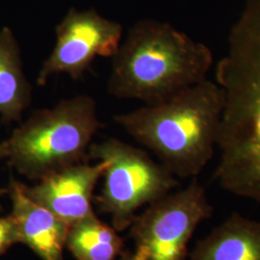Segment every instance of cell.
<instances>
[{"label": "cell", "instance_id": "5b68a950", "mask_svg": "<svg viewBox=\"0 0 260 260\" xmlns=\"http://www.w3.org/2000/svg\"><path fill=\"white\" fill-rule=\"evenodd\" d=\"M89 158L107 163L98 201L111 216L117 232L130 228L142 206L154 203L178 185L176 177L161 163L121 140L110 138L92 144Z\"/></svg>", "mask_w": 260, "mask_h": 260}, {"label": "cell", "instance_id": "8fae6325", "mask_svg": "<svg viewBox=\"0 0 260 260\" xmlns=\"http://www.w3.org/2000/svg\"><path fill=\"white\" fill-rule=\"evenodd\" d=\"M32 101V85L23 72L19 43L8 27L0 30V116L5 123L20 121Z\"/></svg>", "mask_w": 260, "mask_h": 260}, {"label": "cell", "instance_id": "277c9868", "mask_svg": "<svg viewBox=\"0 0 260 260\" xmlns=\"http://www.w3.org/2000/svg\"><path fill=\"white\" fill-rule=\"evenodd\" d=\"M103 126L95 100L78 94L33 112L0 143V153L10 167L39 181L86 162L93 137Z\"/></svg>", "mask_w": 260, "mask_h": 260}, {"label": "cell", "instance_id": "52a82bcc", "mask_svg": "<svg viewBox=\"0 0 260 260\" xmlns=\"http://www.w3.org/2000/svg\"><path fill=\"white\" fill-rule=\"evenodd\" d=\"M121 23L105 19L95 10L72 8L55 28V44L39 71L44 86L56 75L78 80L98 57L112 58L122 41Z\"/></svg>", "mask_w": 260, "mask_h": 260}, {"label": "cell", "instance_id": "7c38bea8", "mask_svg": "<svg viewBox=\"0 0 260 260\" xmlns=\"http://www.w3.org/2000/svg\"><path fill=\"white\" fill-rule=\"evenodd\" d=\"M66 247L76 260H117L123 252L116 230L94 213L70 226Z\"/></svg>", "mask_w": 260, "mask_h": 260}, {"label": "cell", "instance_id": "5bb4252c", "mask_svg": "<svg viewBox=\"0 0 260 260\" xmlns=\"http://www.w3.org/2000/svg\"><path fill=\"white\" fill-rule=\"evenodd\" d=\"M117 260H132V253L130 251H123Z\"/></svg>", "mask_w": 260, "mask_h": 260}, {"label": "cell", "instance_id": "7a4b0ae2", "mask_svg": "<svg viewBox=\"0 0 260 260\" xmlns=\"http://www.w3.org/2000/svg\"><path fill=\"white\" fill-rule=\"evenodd\" d=\"M223 108V89L205 79L162 103L118 115L115 121L173 176L192 179L213 157Z\"/></svg>", "mask_w": 260, "mask_h": 260}, {"label": "cell", "instance_id": "4fadbf2b", "mask_svg": "<svg viewBox=\"0 0 260 260\" xmlns=\"http://www.w3.org/2000/svg\"><path fill=\"white\" fill-rule=\"evenodd\" d=\"M17 243H19V234L14 220L10 215L0 217V255Z\"/></svg>", "mask_w": 260, "mask_h": 260}, {"label": "cell", "instance_id": "3957f363", "mask_svg": "<svg viewBox=\"0 0 260 260\" xmlns=\"http://www.w3.org/2000/svg\"><path fill=\"white\" fill-rule=\"evenodd\" d=\"M107 91L120 100L152 105L207 79L211 49L173 25L153 19L130 28L111 58Z\"/></svg>", "mask_w": 260, "mask_h": 260}, {"label": "cell", "instance_id": "8992f818", "mask_svg": "<svg viewBox=\"0 0 260 260\" xmlns=\"http://www.w3.org/2000/svg\"><path fill=\"white\" fill-rule=\"evenodd\" d=\"M213 214L205 187L192 178L185 188L170 192L135 217L132 260H186L198 226Z\"/></svg>", "mask_w": 260, "mask_h": 260}, {"label": "cell", "instance_id": "ba28073f", "mask_svg": "<svg viewBox=\"0 0 260 260\" xmlns=\"http://www.w3.org/2000/svg\"><path fill=\"white\" fill-rule=\"evenodd\" d=\"M106 164L104 160L93 165L75 164L42 178L36 185L21 183L22 190L34 203L72 225L93 213V190Z\"/></svg>", "mask_w": 260, "mask_h": 260}, {"label": "cell", "instance_id": "9c48e42d", "mask_svg": "<svg viewBox=\"0 0 260 260\" xmlns=\"http://www.w3.org/2000/svg\"><path fill=\"white\" fill-rule=\"evenodd\" d=\"M7 194L12 203L10 216L17 226L19 243L26 245L42 260H64L71 225L29 199L14 177L10 179Z\"/></svg>", "mask_w": 260, "mask_h": 260}, {"label": "cell", "instance_id": "30bf717a", "mask_svg": "<svg viewBox=\"0 0 260 260\" xmlns=\"http://www.w3.org/2000/svg\"><path fill=\"white\" fill-rule=\"evenodd\" d=\"M188 260H260V221L232 214L196 243Z\"/></svg>", "mask_w": 260, "mask_h": 260}, {"label": "cell", "instance_id": "9a60e30c", "mask_svg": "<svg viewBox=\"0 0 260 260\" xmlns=\"http://www.w3.org/2000/svg\"><path fill=\"white\" fill-rule=\"evenodd\" d=\"M2 159H3V158H2V155H1V153H0V161H1ZM5 194H7V189H3V188L0 187V199H1L2 196L5 195ZM0 210H1V205H0Z\"/></svg>", "mask_w": 260, "mask_h": 260}, {"label": "cell", "instance_id": "6da1fadb", "mask_svg": "<svg viewBox=\"0 0 260 260\" xmlns=\"http://www.w3.org/2000/svg\"><path fill=\"white\" fill-rule=\"evenodd\" d=\"M224 108L214 179L226 192L260 202V0H246L217 62Z\"/></svg>", "mask_w": 260, "mask_h": 260}]
</instances>
